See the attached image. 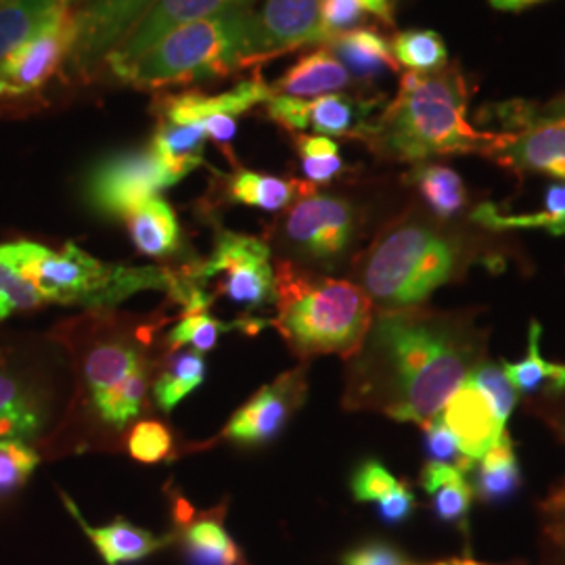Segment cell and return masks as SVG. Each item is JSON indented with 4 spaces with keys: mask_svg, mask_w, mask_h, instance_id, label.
<instances>
[{
    "mask_svg": "<svg viewBox=\"0 0 565 565\" xmlns=\"http://www.w3.org/2000/svg\"><path fill=\"white\" fill-rule=\"evenodd\" d=\"M177 184L151 149L124 151L97 163L86 179V200L111 218H126L141 203Z\"/></svg>",
    "mask_w": 565,
    "mask_h": 565,
    "instance_id": "cell-10",
    "label": "cell"
},
{
    "mask_svg": "<svg viewBox=\"0 0 565 565\" xmlns=\"http://www.w3.org/2000/svg\"><path fill=\"white\" fill-rule=\"evenodd\" d=\"M39 247V243L30 242L0 245V321L18 310L44 303L41 291L28 275V264Z\"/></svg>",
    "mask_w": 565,
    "mask_h": 565,
    "instance_id": "cell-24",
    "label": "cell"
},
{
    "mask_svg": "<svg viewBox=\"0 0 565 565\" xmlns=\"http://www.w3.org/2000/svg\"><path fill=\"white\" fill-rule=\"evenodd\" d=\"M553 505H555V509L559 511V515H562V522H564L565 525V492L562 494V497H559V499H557V501H555V503H553Z\"/></svg>",
    "mask_w": 565,
    "mask_h": 565,
    "instance_id": "cell-49",
    "label": "cell"
},
{
    "mask_svg": "<svg viewBox=\"0 0 565 565\" xmlns=\"http://www.w3.org/2000/svg\"><path fill=\"white\" fill-rule=\"evenodd\" d=\"M202 126L207 132V139H212L218 147H223L224 151L231 149V142L237 132V121L233 116H214V118L203 121Z\"/></svg>",
    "mask_w": 565,
    "mask_h": 565,
    "instance_id": "cell-47",
    "label": "cell"
},
{
    "mask_svg": "<svg viewBox=\"0 0 565 565\" xmlns=\"http://www.w3.org/2000/svg\"><path fill=\"white\" fill-rule=\"evenodd\" d=\"M461 565H484V564H478V562H473V559H461Z\"/></svg>",
    "mask_w": 565,
    "mask_h": 565,
    "instance_id": "cell-52",
    "label": "cell"
},
{
    "mask_svg": "<svg viewBox=\"0 0 565 565\" xmlns=\"http://www.w3.org/2000/svg\"><path fill=\"white\" fill-rule=\"evenodd\" d=\"M203 377H205V361L202 352L186 350V352L172 354L158 384L153 387L156 403L163 413H170L172 408H177V404H181L184 396H189L193 390L202 385Z\"/></svg>",
    "mask_w": 565,
    "mask_h": 565,
    "instance_id": "cell-35",
    "label": "cell"
},
{
    "mask_svg": "<svg viewBox=\"0 0 565 565\" xmlns=\"http://www.w3.org/2000/svg\"><path fill=\"white\" fill-rule=\"evenodd\" d=\"M543 327L532 321L527 329V350L520 363H503L507 380L515 392H553L565 394V364L546 363L541 354Z\"/></svg>",
    "mask_w": 565,
    "mask_h": 565,
    "instance_id": "cell-31",
    "label": "cell"
},
{
    "mask_svg": "<svg viewBox=\"0 0 565 565\" xmlns=\"http://www.w3.org/2000/svg\"><path fill=\"white\" fill-rule=\"evenodd\" d=\"M354 207L331 195H306L285 218V235L289 243L315 260H333L342 256L354 239Z\"/></svg>",
    "mask_w": 565,
    "mask_h": 565,
    "instance_id": "cell-12",
    "label": "cell"
},
{
    "mask_svg": "<svg viewBox=\"0 0 565 565\" xmlns=\"http://www.w3.org/2000/svg\"><path fill=\"white\" fill-rule=\"evenodd\" d=\"M128 233L135 247L151 258H163L179 249L181 226L174 210L162 198H151L135 207L128 216Z\"/></svg>",
    "mask_w": 565,
    "mask_h": 565,
    "instance_id": "cell-23",
    "label": "cell"
},
{
    "mask_svg": "<svg viewBox=\"0 0 565 565\" xmlns=\"http://www.w3.org/2000/svg\"><path fill=\"white\" fill-rule=\"evenodd\" d=\"M4 95H13V97H18V93H15L7 82L0 81V97H4Z\"/></svg>",
    "mask_w": 565,
    "mask_h": 565,
    "instance_id": "cell-50",
    "label": "cell"
},
{
    "mask_svg": "<svg viewBox=\"0 0 565 565\" xmlns=\"http://www.w3.org/2000/svg\"><path fill=\"white\" fill-rule=\"evenodd\" d=\"M273 97V88L256 74L221 95H203L198 90H189L181 95L163 97L156 107L158 120L172 124H203L214 116H242L256 105L270 102Z\"/></svg>",
    "mask_w": 565,
    "mask_h": 565,
    "instance_id": "cell-19",
    "label": "cell"
},
{
    "mask_svg": "<svg viewBox=\"0 0 565 565\" xmlns=\"http://www.w3.org/2000/svg\"><path fill=\"white\" fill-rule=\"evenodd\" d=\"M41 457L23 443H0V497L15 492L30 480Z\"/></svg>",
    "mask_w": 565,
    "mask_h": 565,
    "instance_id": "cell-40",
    "label": "cell"
},
{
    "mask_svg": "<svg viewBox=\"0 0 565 565\" xmlns=\"http://www.w3.org/2000/svg\"><path fill=\"white\" fill-rule=\"evenodd\" d=\"M303 394L306 382L302 371L285 373L233 415L224 429V436L237 445L249 446L275 440L294 411L302 404Z\"/></svg>",
    "mask_w": 565,
    "mask_h": 565,
    "instance_id": "cell-16",
    "label": "cell"
},
{
    "mask_svg": "<svg viewBox=\"0 0 565 565\" xmlns=\"http://www.w3.org/2000/svg\"><path fill=\"white\" fill-rule=\"evenodd\" d=\"M254 13L249 9L193 21L168 32L120 81L139 88H160L216 81L245 67Z\"/></svg>",
    "mask_w": 565,
    "mask_h": 565,
    "instance_id": "cell-4",
    "label": "cell"
},
{
    "mask_svg": "<svg viewBox=\"0 0 565 565\" xmlns=\"http://www.w3.org/2000/svg\"><path fill=\"white\" fill-rule=\"evenodd\" d=\"M63 2H72V4H76V2H82V0H63Z\"/></svg>",
    "mask_w": 565,
    "mask_h": 565,
    "instance_id": "cell-53",
    "label": "cell"
},
{
    "mask_svg": "<svg viewBox=\"0 0 565 565\" xmlns=\"http://www.w3.org/2000/svg\"><path fill=\"white\" fill-rule=\"evenodd\" d=\"M361 350L350 384L352 401L396 422H431L467 377L463 343L445 324L411 308L380 315Z\"/></svg>",
    "mask_w": 565,
    "mask_h": 565,
    "instance_id": "cell-1",
    "label": "cell"
},
{
    "mask_svg": "<svg viewBox=\"0 0 565 565\" xmlns=\"http://www.w3.org/2000/svg\"><path fill=\"white\" fill-rule=\"evenodd\" d=\"M300 193H308V186L302 182L287 181L249 170H239L228 181V195L233 202L260 207L264 212H279Z\"/></svg>",
    "mask_w": 565,
    "mask_h": 565,
    "instance_id": "cell-33",
    "label": "cell"
},
{
    "mask_svg": "<svg viewBox=\"0 0 565 565\" xmlns=\"http://www.w3.org/2000/svg\"><path fill=\"white\" fill-rule=\"evenodd\" d=\"M224 331H228V324L221 323L218 319L207 315L205 308L186 310L181 323L168 333V343L172 348L193 345V350L198 352H210Z\"/></svg>",
    "mask_w": 565,
    "mask_h": 565,
    "instance_id": "cell-39",
    "label": "cell"
},
{
    "mask_svg": "<svg viewBox=\"0 0 565 565\" xmlns=\"http://www.w3.org/2000/svg\"><path fill=\"white\" fill-rule=\"evenodd\" d=\"M343 565H404L403 555L394 546L369 543L343 555Z\"/></svg>",
    "mask_w": 565,
    "mask_h": 565,
    "instance_id": "cell-45",
    "label": "cell"
},
{
    "mask_svg": "<svg viewBox=\"0 0 565 565\" xmlns=\"http://www.w3.org/2000/svg\"><path fill=\"white\" fill-rule=\"evenodd\" d=\"M490 156L522 172H539L565 182V118L534 121L522 132L499 135Z\"/></svg>",
    "mask_w": 565,
    "mask_h": 565,
    "instance_id": "cell-18",
    "label": "cell"
},
{
    "mask_svg": "<svg viewBox=\"0 0 565 565\" xmlns=\"http://www.w3.org/2000/svg\"><path fill=\"white\" fill-rule=\"evenodd\" d=\"M277 327L303 356L354 354L371 327V298L350 281L312 277L279 264L275 277Z\"/></svg>",
    "mask_w": 565,
    "mask_h": 565,
    "instance_id": "cell-3",
    "label": "cell"
},
{
    "mask_svg": "<svg viewBox=\"0 0 565 565\" xmlns=\"http://www.w3.org/2000/svg\"><path fill=\"white\" fill-rule=\"evenodd\" d=\"M424 427L425 450H427V455H429V461L450 465V467H455V469H459V471H463V473L473 469V465L476 463H471V461L465 457L463 452H461V448L457 445L452 431L446 427L440 415L434 417L431 422H427Z\"/></svg>",
    "mask_w": 565,
    "mask_h": 565,
    "instance_id": "cell-42",
    "label": "cell"
},
{
    "mask_svg": "<svg viewBox=\"0 0 565 565\" xmlns=\"http://www.w3.org/2000/svg\"><path fill=\"white\" fill-rule=\"evenodd\" d=\"M413 182L417 184L422 198L429 205V210L440 218H452L461 212L467 193L461 177L438 163H425L413 172Z\"/></svg>",
    "mask_w": 565,
    "mask_h": 565,
    "instance_id": "cell-34",
    "label": "cell"
},
{
    "mask_svg": "<svg viewBox=\"0 0 565 565\" xmlns=\"http://www.w3.org/2000/svg\"><path fill=\"white\" fill-rule=\"evenodd\" d=\"M44 425L41 406L11 375L0 373V443L28 445Z\"/></svg>",
    "mask_w": 565,
    "mask_h": 565,
    "instance_id": "cell-32",
    "label": "cell"
},
{
    "mask_svg": "<svg viewBox=\"0 0 565 565\" xmlns=\"http://www.w3.org/2000/svg\"><path fill=\"white\" fill-rule=\"evenodd\" d=\"M172 445V434L166 425L160 422H141L135 425L130 434L128 450L141 463H158L170 455Z\"/></svg>",
    "mask_w": 565,
    "mask_h": 565,
    "instance_id": "cell-41",
    "label": "cell"
},
{
    "mask_svg": "<svg viewBox=\"0 0 565 565\" xmlns=\"http://www.w3.org/2000/svg\"><path fill=\"white\" fill-rule=\"evenodd\" d=\"M398 484L380 461H364L352 478V494L361 503H373L385 499Z\"/></svg>",
    "mask_w": 565,
    "mask_h": 565,
    "instance_id": "cell-43",
    "label": "cell"
},
{
    "mask_svg": "<svg viewBox=\"0 0 565 565\" xmlns=\"http://www.w3.org/2000/svg\"><path fill=\"white\" fill-rule=\"evenodd\" d=\"M28 275L44 302L65 306H116L145 289H170L172 275L163 268H128L103 264L74 243L61 252L39 247L28 264Z\"/></svg>",
    "mask_w": 565,
    "mask_h": 565,
    "instance_id": "cell-6",
    "label": "cell"
},
{
    "mask_svg": "<svg viewBox=\"0 0 565 565\" xmlns=\"http://www.w3.org/2000/svg\"><path fill=\"white\" fill-rule=\"evenodd\" d=\"M471 221L492 231L545 228L551 235H565V182L546 189L541 210L524 214H505L494 203H482L471 212Z\"/></svg>",
    "mask_w": 565,
    "mask_h": 565,
    "instance_id": "cell-28",
    "label": "cell"
},
{
    "mask_svg": "<svg viewBox=\"0 0 565 565\" xmlns=\"http://www.w3.org/2000/svg\"><path fill=\"white\" fill-rule=\"evenodd\" d=\"M539 2H545V0H490V4L499 11H522Z\"/></svg>",
    "mask_w": 565,
    "mask_h": 565,
    "instance_id": "cell-48",
    "label": "cell"
},
{
    "mask_svg": "<svg viewBox=\"0 0 565 565\" xmlns=\"http://www.w3.org/2000/svg\"><path fill=\"white\" fill-rule=\"evenodd\" d=\"M392 53L408 72L434 74L445 70L448 61L446 44L431 30H406L392 42Z\"/></svg>",
    "mask_w": 565,
    "mask_h": 565,
    "instance_id": "cell-37",
    "label": "cell"
},
{
    "mask_svg": "<svg viewBox=\"0 0 565 565\" xmlns=\"http://www.w3.org/2000/svg\"><path fill=\"white\" fill-rule=\"evenodd\" d=\"M72 513L78 518L82 530L88 534V539L99 548L103 559L107 565L128 564V562H139L142 557L160 551L170 543V539H158L151 532L137 527L130 522L116 520L114 524L105 527H90L81 518V513L74 509V505L65 499Z\"/></svg>",
    "mask_w": 565,
    "mask_h": 565,
    "instance_id": "cell-25",
    "label": "cell"
},
{
    "mask_svg": "<svg viewBox=\"0 0 565 565\" xmlns=\"http://www.w3.org/2000/svg\"><path fill=\"white\" fill-rule=\"evenodd\" d=\"M181 545L186 565H245L242 548L214 513H193L182 522Z\"/></svg>",
    "mask_w": 565,
    "mask_h": 565,
    "instance_id": "cell-22",
    "label": "cell"
},
{
    "mask_svg": "<svg viewBox=\"0 0 565 565\" xmlns=\"http://www.w3.org/2000/svg\"><path fill=\"white\" fill-rule=\"evenodd\" d=\"M455 264L457 252L446 237L422 224H406L373 247L364 264V291L385 310H408L445 285Z\"/></svg>",
    "mask_w": 565,
    "mask_h": 565,
    "instance_id": "cell-5",
    "label": "cell"
},
{
    "mask_svg": "<svg viewBox=\"0 0 565 565\" xmlns=\"http://www.w3.org/2000/svg\"><path fill=\"white\" fill-rule=\"evenodd\" d=\"M158 0H82L76 15L81 36L70 63L88 74L120 44Z\"/></svg>",
    "mask_w": 565,
    "mask_h": 565,
    "instance_id": "cell-15",
    "label": "cell"
},
{
    "mask_svg": "<svg viewBox=\"0 0 565 565\" xmlns=\"http://www.w3.org/2000/svg\"><path fill=\"white\" fill-rule=\"evenodd\" d=\"M522 486V471L509 434L486 450L473 473V490L484 503H505Z\"/></svg>",
    "mask_w": 565,
    "mask_h": 565,
    "instance_id": "cell-27",
    "label": "cell"
},
{
    "mask_svg": "<svg viewBox=\"0 0 565 565\" xmlns=\"http://www.w3.org/2000/svg\"><path fill=\"white\" fill-rule=\"evenodd\" d=\"M298 153L302 160L303 174L308 181L323 184L333 181L343 170L340 147L329 137L321 135H298Z\"/></svg>",
    "mask_w": 565,
    "mask_h": 565,
    "instance_id": "cell-38",
    "label": "cell"
},
{
    "mask_svg": "<svg viewBox=\"0 0 565 565\" xmlns=\"http://www.w3.org/2000/svg\"><path fill=\"white\" fill-rule=\"evenodd\" d=\"M78 36L81 25L74 4L61 2L41 32L0 65V81L7 82L18 97L41 88L60 70L63 61L72 57Z\"/></svg>",
    "mask_w": 565,
    "mask_h": 565,
    "instance_id": "cell-11",
    "label": "cell"
},
{
    "mask_svg": "<svg viewBox=\"0 0 565 565\" xmlns=\"http://www.w3.org/2000/svg\"><path fill=\"white\" fill-rule=\"evenodd\" d=\"M252 2L254 0H158L135 25V30L103 61L121 78L124 72L135 61L141 60L142 53H147L168 32L193 21L249 9Z\"/></svg>",
    "mask_w": 565,
    "mask_h": 565,
    "instance_id": "cell-14",
    "label": "cell"
},
{
    "mask_svg": "<svg viewBox=\"0 0 565 565\" xmlns=\"http://www.w3.org/2000/svg\"><path fill=\"white\" fill-rule=\"evenodd\" d=\"M84 375L93 406L105 424L121 429L141 415L149 385L141 354L132 345H97L86 359Z\"/></svg>",
    "mask_w": 565,
    "mask_h": 565,
    "instance_id": "cell-9",
    "label": "cell"
},
{
    "mask_svg": "<svg viewBox=\"0 0 565 565\" xmlns=\"http://www.w3.org/2000/svg\"><path fill=\"white\" fill-rule=\"evenodd\" d=\"M511 109H513V116L509 118L507 121H511V124H522V126H527V124H534V121H545V120H557V118H565V97L564 99H557V102L548 103L546 107L543 109H532V107H527V105H509Z\"/></svg>",
    "mask_w": 565,
    "mask_h": 565,
    "instance_id": "cell-46",
    "label": "cell"
},
{
    "mask_svg": "<svg viewBox=\"0 0 565 565\" xmlns=\"http://www.w3.org/2000/svg\"><path fill=\"white\" fill-rule=\"evenodd\" d=\"M515 401L518 392L507 380L505 371L494 364H480L455 390L440 417L465 457L478 463L505 434Z\"/></svg>",
    "mask_w": 565,
    "mask_h": 565,
    "instance_id": "cell-7",
    "label": "cell"
},
{
    "mask_svg": "<svg viewBox=\"0 0 565 565\" xmlns=\"http://www.w3.org/2000/svg\"><path fill=\"white\" fill-rule=\"evenodd\" d=\"M350 84V74L345 72L342 61L329 49H319L296 61L279 81L275 82L273 93L281 97H323L338 93Z\"/></svg>",
    "mask_w": 565,
    "mask_h": 565,
    "instance_id": "cell-21",
    "label": "cell"
},
{
    "mask_svg": "<svg viewBox=\"0 0 565 565\" xmlns=\"http://www.w3.org/2000/svg\"><path fill=\"white\" fill-rule=\"evenodd\" d=\"M319 11L321 0H266L263 11L252 18L245 67L321 42Z\"/></svg>",
    "mask_w": 565,
    "mask_h": 565,
    "instance_id": "cell-13",
    "label": "cell"
},
{
    "mask_svg": "<svg viewBox=\"0 0 565 565\" xmlns=\"http://www.w3.org/2000/svg\"><path fill=\"white\" fill-rule=\"evenodd\" d=\"M436 565H461V559H452V562H443V564Z\"/></svg>",
    "mask_w": 565,
    "mask_h": 565,
    "instance_id": "cell-51",
    "label": "cell"
},
{
    "mask_svg": "<svg viewBox=\"0 0 565 565\" xmlns=\"http://www.w3.org/2000/svg\"><path fill=\"white\" fill-rule=\"evenodd\" d=\"M363 132L375 149L401 162L490 153L499 139V135L476 130L467 120V88L457 70L404 74L396 99Z\"/></svg>",
    "mask_w": 565,
    "mask_h": 565,
    "instance_id": "cell-2",
    "label": "cell"
},
{
    "mask_svg": "<svg viewBox=\"0 0 565 565\" xmlns=\"http://www.w3.org/2000/svg\"><path fill=\"white\" fill-rule=\"evenodd\" d=\"M371 107V103L356 102L340 93L315 97L310 102L275 95L266 103V114L291 132L312 128L321 137H345L354 130L363 132V120Z\"/></svg>",
    "mask_w": 565,
    "mask_h": 565,
    "instance_id": "cell-17",
    "label": "cell"
},
{
    "mask_svg": "<svg viewBox=\"0 0 565 565\" xmlns=\"http://www.w3.org/2000/svg\"><path fill=\"white\" fill-rule=\"evenodd\" d=\"M329 51L342 61L348 74L359 81H373L398 70L392 44L373 28H352L327 41Z\"/></svg>",
    "mask_w": 565,
    "mask_h": 565,
    "instance_id": "cell-20",
    "label": "cell"
},
{
    "mask_svg": "<svg viewBox=\"0 0 565 565\" xmlns=\"http://www.w3.org/2000/svg\"><path fill=\"white\" fill-rule=\"evenodd\" d=\"M413 509H415V497L408 490V486L401 482L380 501V518L385 524H403L411 518Z\"/></svg>",
    "mask_w": 565,
    "mask_h": 565,
    "instance_id": "cell-44",
    "label": "cell"
},
{
    "mask_svg": "<svg viewBox=\"0 0 565 565\" xmlns=\"http://www.w3.org/2000/svg\"><path fill=\"white\" fill-rule=\"evenodd\" d=\"M425 492L431 497L434 513L445 524H463L467 522L473 488L467 484L463 471L450 465L429 461L422 473Z\"/></svg>",
    "mask_w": 565,
    "mask_h": 565,
    "instance_id": "cell-29",
    "label": "cell"
},
{
    "mask_svg": "<svg viewBox=\"0 0 565 565\" xmlns=\"http://www.w3.org/2000/svg\"><path fill=\"white\" fill-rule=\"evenodd\" d=\"M207 132L202 124H172L158 120L149 149L162 162L174 182L182 181L191 170L203 163Z\"/></svg>",
    "mask_w": 565,
    "mask_h": 565,
    "instance_id": "cell-26",
    "label": "cell"
},
{
    "mask_svg": "<svg viewBox=\"0 0 565 565\" xmlns=\"http://www.w3.org/2000/svg\"><path fill=\"white\" fill-rule=\"evenodd\" d=\"M195 275L216 282L218 294L245 310H258L275 300V273L270 266V252L266 243L223 231L207 263Z\"/></svg>",
    "mask_w": 565,
    "mask_h": 565,
    "instance_id": "cell-8",
    "label": "cell"
},
{
    "mask_svg": "<svg viewBox=\"0 0 565 565\" xmlns=\"http://www.w3.org/2000/svg\"><path fill=\"white\" fill-rule=\"evenodd\" d=\"M63 0H0V65L36 36Z\"/></svg>",
    "mask_w": 565,
    "mask_h": 565,
    "instance_id": "cell-30",
    "label": "cell"
},
{
    "mask_svg": "<svg viewBox=\"0 0 565 565\" xmlns=\"http://www.w3.org/2000/svg\"><path fill=\"white\" fill-rule=\"evenodd\" d=\"M319 13V39L327 42L366 18L392 23V0H321Z\"/></svg>",
    "mask_w": 565,
    "mask_h": 565,
    "instance_id": "cell-36",
    "label": "cell"
}]
</instances>
